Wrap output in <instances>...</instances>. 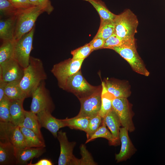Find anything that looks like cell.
Masks as SVG:
<instances>
[{"instance_id": "cell-14", "label": "cell", "mask_w": 165, "mask_h": 165, "mask_svg": "<svg viewBox=\"0 0 165 165\" xmlns=\"http://www.w3.org/2000/svg\"><path fill=\"white\" fill-rule=\"evenodd\" d=\"M128 131L125 127H123L119 129V138L121 146L119 152L115 155V159L117 163L126 161L136 151L130 138Z\"/></svg>"}, {"instance_id": "cell-3", "label": "cell", "mask_w": 165, "mask_h": 165, "mask_svg": "<svg viewBox=\"0 0 165 165\" xmlns=\"http://www.w3.org/2000/svg\"><path fill=\"white\" fill-rule=\"evenodd\" d=\"M115 33L124 40L134 39L138 22L137 16L129 9L116 16L114 20Z\"/></svg>"}, {"instance_id": "cell-16", "label": "cell", "mask_w": 165, "mask_h": 165, "mask_svg": "<svg viewBox=\"0 0 165 165\" xmlns=\"http://www.w3.org/2000/svg\"><path fill=\"white\" fill-rule=\"evenodd\" d=\"M46 152L45 147L15 148V153L17 164L27 165L34 158H38Z\"/></svg>"}, {"instance_id": "cell-11", "label": "cell", "mask_w": 165, "mask_h": 165, "mask_svg": "<svg viewBox=\"0 0 165 165\" xmlns=\"http://www.w3.org/2000/svg\"><path fill=\"white\" fill-rule=\"evenodd\" d=\"M101 92L97 90L90 96L79 99L81 108L75 117L90 118L98 115L101 107Z\"/></svg>"}, {"instance_id": "cell-9", "label": "cell", "mask_w": 165, "mask_h": 165, "mask_svg": "<svg viewBox=\"0 0 165 165\" xmlns=\"http://www.w3.org/2000/svg\"><path fill=\"white\" fill-rule=\"evenodd\" d=\"M0 141L10 142L16 148L27 147L20 127L14 125L11 122H0Z\"/></svg>"}, {"instance_id": "cell-20", "label": "cell", "mask_w": 165, "mask_h": 165, "mask_svg": "<svg viewBox=\"0 0 165 165\" xmlns=\"http://www.w3.org/2000/svg\"><path fill=\"white\" fill-rule=\"evenodd\" d=\"M108 91L116 98H127L130 95L129 88L124 83L107 80L105 82Z\"/></svg>"}, {"instance_id": "cell-40", "label": "cell", "mask_w": 165, "mask_h": 165, "mask_svg": "<svg viewBox=\"0 0 165 165\" xmlns=\"http://www.w3.org/2000/svg\"><path fill=\"white\" fill-rule=\"evenodd\" d=\"M28 165H53L52 161L47 159H42L38 161L37 162L34 164L31 163H28Z\"/></svg>"}, {"instance_id": "cell-36", "label": "cell", "mask_w": 165, "mask_h": 165, "mask_svg": "<svg viewBox=\"0 0 165 165\" xmlns=\"http://www.w3.org/2000/svg\"><path fill=\"white\" fill-rule=\"evenodd\" d=\"M81 158L78 160L77 165H95L97 164L88 151L85 145L82 144L80 146Z\"/></svg>"}, {"instance_id": "cell-42", "label": "cell", "mask_w": 165, "mask_h": 165, "mask_svg": "<svg viewBox=\"0 0 165 165\" xmlns=\"http://www.w3.org/2000/svg\"><path fill=\"white\" fill-rule=\"evenodd\" d=\"M85 0V1H86V0Z\"/></svg>"}, {"instance_id": "cell-41", "label": "cell", "mask_w": 165, "mask_h": 165, "mask_svg": "<svg viewBox=\"0 0 165 165\" xmlns=\"http://www.w3.org/2000/svg\"><path fill=\"white\" fill-rule=\"evenodd\" d=\"M7 83L0 79V101L5 96V90Z\"/></svg>"}, {"instance_id": "cell-32", "label": "cell", "mask_w": 165, "mask_h": 165, "mask_svg": "<svg viewBox=\"0 0 165 165\" xmlns=\"http://www.w3.org/2000/svg\"><path fill=\"white\" fill-rule=\"evenodd\" d=\"M10 100L5 95L0 101V122H11L10 113Z\"/></svg>"}, {"instance_id": "cell-13", "label": "cell", "mask_w": 165, "mask_h": 165, "mask_svg": "<svg viewBox=\"0 0 165 165\" xmlns=\"http://www.w3.org/2000/svg\"><path fill=\"white\" fill-rule=\"evenodd\" d=\"M24 69L13 58L0 64V79L7 83L20 82Z\"/></svg>"}, {"instance_id": "cell-1", "label": "cell", "mask_w": 165, "mask_h": 165, "mask_svg": "<svg viewBox=\"0 0 165 165\" xmlns=\"http://www.w3.org/2000/svg\"><path fill=\"white\" fill-rule=\"evenodd\" d=\"M47 79L42 61L38 58L31 56L29 64L24 69V75L19 85L29 97L41 82Z\"/></svg>"}, {"instance_id": "cell-28", "label": "cell", "mask_w": 165, "mask_h": 165, "mask_svg": "<svg viewBox=\"0 0 165 165\" xmlns=\"http://www.w3.org/2000/svg\"><path fill=\"white\" fill-rule=\"evenodd\" d=\"M15 40L2 42L0 47V64L13 58Z\"/></svg>"}, {"instance_id": "cell-25", "label": "cell", "mask_w": 165, "mask_h": 165, "mask_svg": "<svg viewBox=\"0 0 165 165\" xmlns=\"http://www.w3.org/2000/svg\"><path fill=\"white\" fill-rule=\"evenodd\" d=\"M26 142L27 147H45L44 139L40 138L34 132L23 127H20Z\"/></svg>"}, {"instance_id": "cell-30", "label": "cell", "mask_w": 165, "mask_h": 165, "mask_svg": "<svg viewBox=\"0 0 165 165\" xmlns=\"http://www.w3.org/2000/svg\"><path fill=\"white\" fill-rule=\"evenodd\" d=\"M115 32V25L113 20H101L99 30L94 38H101L105 41Z\"/></svg>"}, {"instance_id": "cell-8", "label": "cell", "mask_w": 165, "mask_h": 165, "mask_svg": "<svg viewBox=\"0 0 165 165\" xmlns=\"http://www.w3.org/2000/svg\"><path fill=\"white\" fill-rule=\"evenodd\" d=\"M84 60L69 58L53 66L51 72L57 79L60 88L63 89L68 78L80 70Z\"/></svg>"}, {"instance_id": "cell-35", "label": "cell", "mask_w": 165, "mask_h": 165, "mask_svg": "<svg viewBox=\"0 0 165 165\" xmlns=\"http://www.w3.org/2000/svg\"><path fill=\"white\" fill-rule=\"evenodd\" d=\"M92 51L89 43L86 44L72 51L71 53L72 55V59L74 60L84 59Z\"/></svg>"}, {"instance_id": "cell-15", "label": "cell", "mask_w": 165, "mask_h": 165, "mask_svg": "<svg viewBox=\"0 0 165 165\" xmlns=\"http://www.w3.org/2000/svg\"><path fill=\"white\" fill-rule=\"evenodd\" d=\"M36 114L41 127L49 130L55 138L60 128L66 127L63 119L55 118L48 111H42Z\"/></svg>"}, {"instance_id": "cell-29", "label": "cell", "mask_w": 165, "mask_h": 165, "mask_svg": "<svg viewBox=\"0 0 165 165\" xmlns=\"http://www.w3.org/2000/svg\"><path fill=\"white\" fill-rule=\"evenodd\" d=\"M90 118L76 117L63 119L66 127L72 129L82 130L86 132L87 129Z\"/></svg>"}, {"instance_id": "cell-38", "label": "cell", "mask_w": 165, "mask_h": 165, "mask_svg": "<svg viewBox=\"0 0 165 165\" xmlns=\"http://www.w3.org/2000/svg\"><path fill=\"white\" fill-rule=\"evenodd\" d=\"M18 9L26 8L33 5L29 0H8Z\"/></svg>"}, {"instance_id": "cell-39", "label": "cell", "mask_w": 165, "mask_h": 165, "mask_svg": "<svg viewBox=\"0 0 165 165\" xmlns=\"http://www.w3.org/2000/svg\"><path fill=\"white\" fill-rule=\"evenodd\" d=\"M105 40L101 38H94L89 44L92 51L103 48Z\"/></svg>"}, {"instance_id": "cell-37", "label": "cell", "mask_w": 165, "mask_h": 165, "mask_svg": "<svg viewBox=\"0 0 165 165\" xmlns=\"http://www.w3.org/2000/svg\"><path fill=\"white\" fill-rule=\"evenodd\" d=\"M33 5L42 8L44 11L50 14L53 11L54 8L50 0H29Z\"/></svg>"}, {"instance_id": "cell-18", "label": "cell", "mask_w": 165, "mask_h": 165, "mask_svg": "<svg viewBox=\"0 0 165 165\" xmlns=\"http://www.w3.org/2000/svg\"><path fill=\"white\" fill-rule=\"evenodd\" d=\"M17 164L15 148L10 142L0 141V165Z\"/></svg>"}, {"instance_id": "cell-26", "label": "cell", "mask_w": 165, "mask_h": 165, "mask_svg": "<svg viewBox=\"0 0 165 165\" xmlns=\"http://www.w3.org/2000/svg\"><path fill=\"white\" fill-rule=\"evenodd\" d=\"M106 126L103 119L101 125L89 139H87L85 143H87L97 138H102L108 140L110 145H118L119 141L116 139L112 133L107 128Z\"/></svg>"}, {"instance_id": "cell-22", "label": "cell", "mask_w": 165, "mask_h": 165, "mask_svg": "<svg viewBox=\"0 0 165 165\" xmlns=\"http://www.w3.org/2000/svg\"><path fill=\"white\" fill-rule=\"evenodd\" d=\"M115 97L107 90L105 82H102L101 92V105L98 115L103 119L112 109V103Z\"/></svg>"}, {"instance_id": "cell-2", "label": "cell", "mask_w": 165, "mask_h": 165, "mask_svg": "<svg viewBox=\"0 0 165 165\" xmlns=\"http://www.w3.org/2000/svg\"><path fill=\"white\" fill-rule=\"evenodd\" d=\"M43 12L44 11L42 8L34 5L19 9L16 15L14 40L20 39L29 32L35 26V23L38 16Z\"/></svg>"}, {"instance_id": "cell-6", "label": "cell", "mask_w": 165, "mask_h": 165, "mask_svg": "<svg viewBox=\"0 0 165 165\" xmlns=\"http://www.w3.org/2000/svg\"><path fill=\"white\" fill-rule=\"evenodd\" d=\"M35 26L28 32L15 40L13 58L24 69L29 64L32 46Z\"/></svg>"}, {"instance_id": "cell-33", "label": "cell", "mask_w": 165, "mask_h": 165, "mask_svg": "<svg viewBox=\"0 0 165 165\" xmlns=\"http://www.w3.org/2000/svg\"><path fill=\"white\" fill-rule=\"evenodd\" d=\"M134 41H135V39H122L114 33L105 40L103 48L112 49L114 47L121 46Z\"/></svg>"}, {"instance_id": "cell-27", "label": "cell", "mask_w": 165, "mask_h": 165, "mask_svg": "<svg viewBox=\"0 0 165 165\" xmlns=\"http://www.w3.org/2000/svg\"><path fill=\"white\" fill-rule=\"evenodd\" d=\"M90 2L98 13L101 20H113L116 15L110 12L100 0H86Z\"/></svg>"}, {"instance_id": "cell-4", "label": "cell", "mask_w": 165, "mask_h": 165, "mask_svg": "<svg viewBox=\"0 0 165 165\" xmlns=\"http://www.w3.org/2000/svg\"><path fill=\"white\" fill-rule=\"evenodd\" d=\"M112 49L125 59L135 72L145 76L149 75V72L137 52L135 41L121 46L114 47Z\"/></svg>"}, {"instance_id": "cell-17", "label": "cell", "mask_w": 165, "mask_h": 165, "mask_svg": "<svg viewBox=\"0 0 165 165\" xmlns=\"http://www.w3.org/2000/svg\"><path fill=\"white\" fill-rule=\"evenodd\" d=\"M16 16L0 18V38L2 42L14 39Z\"/></svg>"}, {"instance_id": "cell-31", "label": "cell", "mask_w": 165, "mask_h": 165, "mask_svg": "<svg viewBox=\"0 0 165 165\" xmlns=\"http://www.w3.org/2000/svg\"><path fill=\"white\" fill-rule=\"evenodd\" d=\"M19 9L8 0H0V18L15 16Z\"/></svg>"}, {"instance_id": "cell-10", "label": "cell", "mask_w": 165, "mask_h": 165, "mask_svg": "<svg viewBox=\"0 0 165 165\" xmlns=\"http://www.w3.org/2000/svg\"><path fill=\"white\" fill-rule=\"evenodd\" d=\"M112 108L118 116L121 126L126 127L130 132L135 129L132 121L134 114L126 98H115L112 101Z\"/></svg>"}, {"instance_id": "cell-5", "label": "cell", "mask_w": 165, "mask_h": 165, "mask_svg": "<svg viewBox=\"0 0 165 165\" xmlns=\"http://www.w3.org/2000/svg\"><path fill=\"white\" fill-rule=\"evenodd\" d=\"M30 111L37 114L43 111L52 113L54 105L49 90L46 87L45 80L42 81L32 92Z\"/></svg>"}, {"instance_id": "cell-23", "label": "cell", "mask_w": 165, "mask_h": 165, "mask_svg": "<svg viewBox=\"0 0 165 165\" xmlns=\"http://www.w3.org/2000/svg\"><path fill=\"white\" fill-rule=\"evenodd\" d=\"M103 119L114 137L119 141V133L120 127L121 125L115 111L112 108Z\"/></svg>"}, {"instance_id": "cell-24", "label": "cell", "mask_w": 165, "mask_h": 165, "mask_svg": "<svg viewBox=\"0 0 165 165\" xmlns=\"http://www.w3.org/2000/svg\"><path fill=\"white\" fill-rule=\"evenodd\" d=\"M20 82L14 81L7 83L5 90V94L9 99L24 100L29 97L20 86Z\"/></svg>"}, {"instance_id": "cell-21", "label": "cell", "mask_w": 165, "mask_h": 165, "mask_svg": "<svg viewBox=\"0 0 165 165\" xmlns=\"http://www.w3.org/2000/svg\"><path fill=\"white\" fill-rule=\"evenodd\" d=\"M19 127H23L32 130L40 138L44 139L41 131L42 127L37 114L31 111H25L24 120Z\"/></svg>"}, {"instance_id": "cell-34", "label": "cell", "mask_w": 165, "mask_h": 165, "mask_svg": "<svg viewBox=\"0 0 165 165\" xmlns=\"http://www.w3.org/2000/svg\"><path fill=\"white\" fill-rule=\"evenodd\" d=\"M102 120V118L98 115L90 118L86 132L87 139H89L97 130L101 124Z\"/></svg>"}, {"instance_id": "cell-19", "label": "cell", "mask_w": 165, "mask_h": 165, "mask_svg": "<svg viewBox=\"0 0 165 165\" xmlns=\"http://www.w3.org/2000/svg\"><path fill=\"white\" fill-rule=\"evenodd\" d=\"M10 100L11 122L14 125L19 126L23 123L25 117V110L23 107L24 100Z\"/></svg>"}, {"instance_id": "cell-7", "label": "cell", "mask_w": 165, "mask_h": 165, "mask_svg": "<svg viewBox=\"0 0 165 165\" xmlns=\"http://www.w3.org/2000/svg\"><path fill=\"white\" fill-rule=\"evenodd\" d=\"M63 90L72 93L79 99L90 96L98 89L86 81L79 70L68 78Z\"/></svg>"}, {"instance_id": "cell-12", "label": "cell", "mask_w": 165, "mask_h": 165, "mask_svg": "<svg viewBox=\"0 0 165 165\" xmlns=\"http://www.w3.org/2000/svg\"><path fill=\"white\" fill-rule=\"evenodd\" d=\"M57 138L60 147L58 165H76L78 159L73 155L74 148L76 144L75 141H68L65 132L58 131Z\"/></svg>"}]
</instances>
